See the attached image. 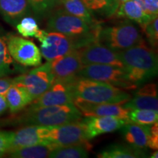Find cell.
I'll return each mask as SVG.
<instances>
[{
	"instance_id": "obj_21",
	"label": "cell",
	"mask_w": 158,
	"mask_h": 158,
	"mask_svg": "<svg viewBox=\"0 0 158 158\" xmlns=\"http://www.w3.org/2000/svg\"><path fill=\"white\" fill-rule=\"evenodd\" d=\"M59 147L53 142L47 141L13 150L7 155L13 158H45L48 157L51 152Z\"/></svg>"
},
{
	"instance_id": "obj_11",
	"label": "cell",
	"mask_w": 158,
	"mask_h": 158,
	"mask_svg": "<svg viewBox=\"0 0 158 158\" xmlns=\"http://www.w3.org/2000/svg\"><path fill=\"white\" fill-rule=\"evenodd\" d=\"M72 83L73 81L54 80L46 92L35 99L29 105L33 107H45L73 102Z\"/></svg>"
},
{
	"instance_id": "obj_23",
	"label": "cell",
	"mask_w": 158,
	"mask_h": 158,
	"mask_svg": "<svg viewBox=\"0 0 158 158\" xmlns=\"http://www.w3.org/2000/svg\"><path fill=\"white\" fill-rule=\"evenodd\" d=\"M145 157L143 151L136 149L130 145L112 144L98 155L99 158H136Z\"/></svg>"
},
{
	"instance_id": "obj_5",
	"label": "cell",
	"mask_w": 158,
	"mask_h": 158,
	"mask_svg": "<svg viewBox=\"0 0 158 158\" xmlns=\"http://www.w3.org/2000/svg\"><path fill=\"white\" fill-rule=\"evenodd\" d=\"M143 40L141 31L135 22L124 20L99 31L97 42L115 52L127 50Z\"/></svg>"
},
{
	"instance_id": "obj_3",
	"label": "cell",
	"mask_w": 158,
	"mask_h": 158,
	"mask_svg": "<svg viewBox=\"0 0 158 158\" xmlns=\"http://www.w3.org/2000/svg\"><path fill=\"white\" fill-rule=\"evenodd\" d=\"M46 22L47 31L62 33L78 41L82 47L97 42L101 26L90 25L78 17L67 13L62 8L51 11Z\"/></svg>"
},
{
	"instance_id": "obj_7",
	"label": "cell",
	"mask_w": 158,
	"mask_h": 158,
	"mask_svg": "<svg viewBox=\"0 0 158 158\" xmlns=\"http://www.w3.org/2000/svg\"><path fill=\"white\" fill-rule=\"evenodd\" d=\"M37 38L40 43L41 55L48 62L68 54L82 48L78 41L62 33L40 29Z\"/></svg>"
},
{
	"instance_id": "obj_34",
	"label": "cell",
	"mask_w": 158,
	"mask_h": 158,
	"mask_svg": "<svg viewBox=\"0 0 158 158\" xmlns=\"http://www.w3.org/2000/svg\"><path fill=\"white\" fill-rule=\"evenodd\" d=\"M148 147L152 149H158V124L157 122L150 126V138L148 142Z\"/></svg>"
},
{
	"instance_id": "obj_19",
	"label": "cell",
	"mask_w": 158,
	"mask_h": 158,
	"mask_svg": "<svg viewBox=\"0 0 158 158\" xmlns=\"http://www.w3.org/2000/svg\"><path fill=\"white\" fill-rule=\"evenodd\" d=\"M5 98L7 108L12 114H16L28 106L33 101L32 97L23 86L13 84L10 86Z\"/></svg>"
},
{
	"instance_id": "obj_33",
	"label": "cell",
	"mask_w": 158,
	"mask_h": 158,
	"mask_svg": "<svg viewBox=\"0 0 158 158\" xmlns=\"http://www.w3.org/2000/svg\"><path fill=\"white\" fill-rule=\"evenodd\" d=\"M146 13L152 17L158 15V0H135Z\"/></svg>"
},
{
	"instance_id": "obj_24",
	"label": "cell",
	"mask_w": 158,
	"mask_h": 158,
	"mask_svg": "<svg viewBox=\"0 0 158 158\" xmlns=\"http://www.w3.org/2000/svg\"><path fill=\"white\" fill-rule=\"evenodd\" d=\"M92 15L103 18L113 16L118 6L117 0H82Z\"/></svg>"
},
{
	"instance_id": "obj_26",
	"label": "cell",
	"mask_w": 158,
	"mask_h": 158,
	"mask_svg": "<svg viewBox=\"0 0 158 158\" xmlns=\"http://www.w3.org/2000/svg\"><path fill=\"white\" fill-rule=\"evenodd\" d=\"M86 144L62 146L53 150L48 157L51 158H85L88 157V148Z\"/></svg>"
},
{
	"instance_id": "obj_16",
	"label": "cell",
	"mask_w": 158,
	"mask_h": 158,
	"mask_svg": "<svg viewBox=\"0 0 158 158\" xmlns=\"http://www.w3.org/2000/svg\"><path fill=\"white\" fill-rule=\"evenodd\" d=\"M49 128L42 126L27 125L13 132L10 151L49 141L47 140Z\"/></svg>"
},
{
	"instance_id": "obj_27",
	"label": "cell",
	"mask_w": 158,
	"mask_h": 158,
	"mask_svg": "<svg viewBox=\"0 0 158 158\" xmlns=\"http://www.w3.org/2000/svg\"><path fill=\"white\" fill-rule=\"evenodd\" d=\"M122 106L128 110L147 109L158 110L157 95L135 94L134 98L129 99Z\"/></svg>"
},
{
	"instance_id": "obj_15",
	"label": "cell",
	"mask_w": 158,
	"mask_h": 158,
	"mask_svg": "<svg viewBox=\"0 0 158 158\" xmlns=\"http://www.w3.org/2000/svg\"><path fill=\"white\" fill-rule=\"evenodd\" d=\"M86 130V137L91 140L102 134L112 133L130 122L113 116H86L81 119Z\"/></svg>"
},
{
	"instance_id": "obj_29",
	"label": "cell",
	"mask_w": 158,
	"mask_h": 158,
	"mask_svg": "<svg viewBox=\"0 0 158 158\" xmlns=\"http://www.w3.org/2000/svg\"><path fill=\"white\" fill-rule=\"evenodd\" d=\"M35 14L39 18L47 17L58 5L56 0H27Z\"/></svg>"
},
{
	"instance_id": "obj_30",
	"label": "cell",
	"mask_w": 158,
	"mask_h": 158,
	"mask_svg": "<svg viewBox=\"0 0 158 158\" xmlns=\"http://www.w3.org/2000/svg\"><path fill=\"white\" fill-rule=\"evenodd\" d=\"M15 26L19 34L24 37H35L40 31L36 20L32 17H23Z\"/></svg>"
},
{
	"instance_id": "obj_9",
	"label": "cell",
	"mask_w": 158,
	"mask_h": 158,
	"mask_svg": "<svg viewBox=\"0 0 158 158\" xmlns=\"http://www.w3.org/2000/svg\"><path fill=\"white\" fill-rule=\"evenodd\" d=\"M5 39L9 54L15 62L24 67L41 64L42 55L34 43L14 35H7Z\"/></svg>"
},
{
	"instance_id": "obj_18",
	"label": "cell",
	"mask_w": 158,
	"mask_h": 158,
	"mask_svg": "<svg viewBox=\"0 0 158 158\" xmlns=\"http://www.w3.org/2000/svg\"><path fill=\"white\" fill-rule=\"evenodd\" d=\"M31 10L27 0H0V15L12 25H16Z\"/></svg>"
},
{
	"instance_id": "obj_20",
	"label": "cell",
	"mask_w": 158,
	"mask_h": 158,
	"mask_svg": "<svg viewBox=\"0 0 158 158\" xmlns=\"http://www.w3.org/2000/svg\"><path fill=\"white\" fill-rule=\"evenodd\" d=\"M114 15L118 18H124L138 23L141 28L150 20L155 18L146 13L135 0H129L120 3Z\"/></svg>"
},
{
	"instance_id": "obj_32",
	"label": "cell",
	"mask_w": 158,
	"mask_h": 158,
	"mask_svg": "<svg viewBox=\"0 0 158 158\" xmlns=\"http://www.w3.org/2000/svg\"><path fill=\"white\" fill-rule=\"evenodd\" d=\"M13 132L0 130V157H2L10 151Z\"/></svg>"
},
{
	"instance_id": "obj_22",
	"label": "cell",
	"mask_w": 158,
	"mask_h": 158,
	"mask_svg": "<svg viewBox=\"0 0 158 158\" xmlns=\"http://www.w3.org/2000/svg\"><path fill=\"white\" fill-rule=\"evenodd\" d=\"M57 6H60V8L67 13L82 19L89 24L95 25L98 23L82 0H60Z\"/></svg>"
},
{
	"instance_id": "obj_17",
	"label": "cell",
	"mask_w": 158,
	"mask_h": 158,
	"mask_svg": "<svg viewBox=\"0 0 158 158\" xmlns=\"http://www.w3.org/2000/svg\"><path fill=\"white\" fill-rule=\"evenodd\" d=\"M122 134L125 141L136 149L145 151L150 138V126L129 122L122 127Z\"/></svg>"
},
{
	"instance_id": "obj_13",
	"label": "cell",
	"mask_w": 158,
	"mask_h": 158,
	"mask_svg": "<svg viewBox=\"0 0 158 158\" xmlns=\"http://www.w3.org/2000/svg\"><path fill=\"white\" fill-rule=\"evenodd\" d=\"M51 68L55 80L73 81L78 78L79 71L84 67L81 62L78 50L50 62Z\"/></svg>"
},
{
	"instance_id": "obj_1",
	"label": "cell",
	"mask_w": 158,
	"mask_h": 158,
	"mask_svg": "<svg viewBox=\"0 0 158 158\" xmlns=\"http://www.w3.org/2000/svg\"><path fill=\"white\" fill-rule=\"evenodd\" d=\"M116 53L127 70L130 81L138 86L157 76V54L144 40L132 48Z\"/></svg>"
},
{
	"instance_id": "obj_36",
	"label": "cell",
	"mask_w": 158,
	"mask_h": 158,
	"mask_svg": "<svg viewBox=\"0 0 158 158\" xmlns=\"http://www.w3.org/2000/svg\"><path fill=\"white\" fill-rule=\"evenodd\" d=\"M7 109V105L6 102L5 96L0 94V116L3 114Z\"/></svg>"
},
{
	"instance_id": "obj_35",
	"label": "cell",
	"mask_w": 158,
	"mask_h": 158,
	"mask_svg": "<svg viewBox=\"0 0 158 158\" xmlns=\"http://www.w3.org/2000/svg\"><path fill=\"white\" fill-rule=\"evenodd\" d=\"M13 84V78L7 76L0 77V94L5 95L10 86Z\"/></svg>"
},
{
	"instance_id": "obj_37",
	"label": "cell",
	"mask_w": 158,
	"mask_h": 158,
	"mask_svg": "<svg viewBox=\"0 0 158 158\" xmlns=\"http://www.w3.org/2000/svg\"><path fill=\"white\" fill-rule=\"evenodd\" d=\"M157 155H158L157 150H156V152H154L152 155L150 156V157H151V158H157L158 157Z\"/></svg>"
},
{
	"instance_id": "obj_12",
	"label": "cell",
	"mask_w": 158,
	"mask_h": 158,
	"mask_svg": "<svg viewBox=\"0 0 158 158\" xmlns=\"http://www.w3.org/2000/svg\"><path fill=\"white\" fill-rule=\"evenodd\" d=\"M78 50L81 62L84 66L91 64H102L124 68L117 56V53L98 42L90 43Z\"/></svg>"
},
{
	"instance_id": "obj_31",
	"label": "cell",
	"mask_w": 158,
	"mask_h": 158,
	"mask_svg": "<svg viewBox=\"0 0 158 158\" xmlns=\"http://www.w3.org/2000/svg\"><path fill=\"white\" fill-rule=\"evenodd\" d=\"M152 48L155 49L158 43V19L157 16L153 18L142 27Z\"/></svg>"
},
{
	"instance_id": "obj_28",
	"label": "cell",
	"mask_w": 158,
	"mask_h": 158,
	"mask_svg": "<svg viewBox=\"0 0 158 158\" xmlns=\"http://www.w3.org/2000/svg\"><path fill=\"white\" fill-rule=\"evenodd\" d=\"M128 118L130 122L138 124L151 125L158 120V110L134 109L129 111Z\"/></svg>"
},
{
	"instance_id": "obj_39",
	"label": "cell",
	"mask_w": 158,
	"mask_h": 158,
	"mask_svg": "<svg viewBox=\"0 0 158 158\" xmlns=\"http://www.w3.org/2000/svg\"><path fill=\"white\" fill-rule=\"evenodd\" d=\"M56 1H57V3H58V2H59V1H60V0H56Z\"/></svg>"
},
{
	"instance_id": "obj_25",
	"label": "cell",
	"mask_w": 158,
	"mask_h": 158,
	"mask_svg": "<svg viewBox=\"0 0 158 158\" xmlns=\"http://www.w3.org/2000/svg\"><path fill=\"white\" fill-rule=\"evenodd\" d=\"M21 70L22 68L15 62L9 54L5 37L0 36V77L8 76Z\"/></svg>"
},
{
	"instance_id": "obj_6",
	"label": "cell",
	"mask_w": 158,
	"mask_h": 158,
	"mask_svg": "<svg viewBox=\"0 0 158 158\" xmlns=\"http://www.w3.org/2000/svg\"><path fill=\"white\" fill-rule=\"evenodd\" d=\"M78 78L108 83L124 90H133L138 85L130 81L127 70L110 64H91L85 65L78 74Z\"/></svg>"
},
{
	"instance_id": "obj_10",
	"label": "cell",
	"mask_w": 158,
	"mask_h": 158,
	"mask_svg": "<svg viewBox=\"0 0 158 158\" xmlns=\"http://www.w3.org/2000/svg\"><path fill=\"white\" fill-rule=\"evenodd\" d=\"M47 140L59 147L86 144L88 143L89 141L81 119L50 127L47 135Z\"/></svg>"
},
{
	"instance_id": "obj_14",
	"label": "cell",
	"mask_w": 158,
	"mask_h": 158,
	"mask_svg": "<svg viewBox=\"0 0 158 158\" xmlns=\"http://www.w3.org/2000/svg\"><path fill=\"white\" fill-rule=\"evenodd\" d=\"M73 103L85 116H113L130 121L128 113L130 110L118 104L95 103L75 99Z\"/></svg>"
},
{
	"instance_id": "obj_38",
	"label": "cell",
	"mask_w": 158,
	"mask_h": 158,
	"mask_svg": "<svg viewBox=\"0 0 158 158\" xmlns=\"http://www.w3.org/2000/svg\"><path fill=\"white\" fill-rule=\"evenodd\" d=\"M118 2V5H119L120 3H122V2H127V1H129V0H117Z\"/></svg>"
},
{
	"instance_id": "obj_2",
	"label": "cell",
	"mask_w": 158,
	"mask_h": 158,
	"mask_svg": "<svg viewBox=\"0 0 158 158\" xmlns=\"http://www.w3.org/2000/svg\"><path fill=\"white\" fill-rule=\"evenodd\" d=\"M27 109L15 121L23 125H37L54 127L81 119V113L73 102L59 106L33 107L29 105Z\"/></svg>"
},
{
	"instance_id": "obj_8",
	"label": "cell",
	"mask_w": 158,
	"mask_h": 158,
	"mask_svg": "<svg viewBox=\"0 0 158 158\" xmlns=\"http://www.w3.org/2000/svg\"><path fill=\"white\" fill-rule=\"evenodd\" d=\"M55 80L50 62L37 66L28 73L20 75L13 78V84L23 86L32 97L33 100L46 92Z\"/></svg>"
},
{
	"instance_id": "obj_4",
	"label": "cell",
	"mask_w": 158,
	"mask_h": 158,
	"mask_svg": "<svg viewBox=\"0 0 158 158\" xmlns=\"http://www.w3.org/2000/svg\"><path fill=\"white\" fill-rule=\"evenodd\" d=\"M75 99L95 103L124 104L131 95L125 90L100 81L78 78L72 83Z\"/></svg>"
}]
</instances>
